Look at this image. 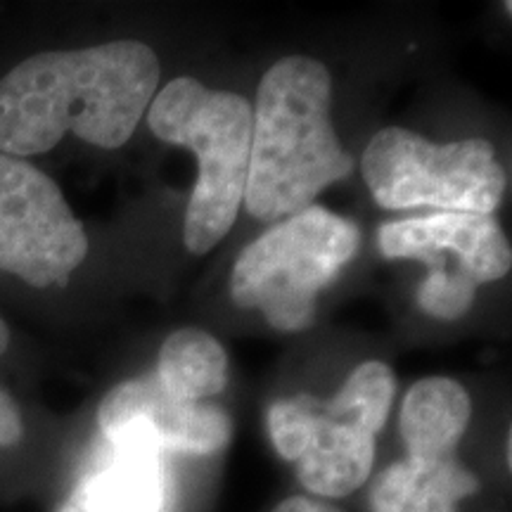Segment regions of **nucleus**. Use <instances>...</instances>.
<instances>
[{"mask_svg":"<svg viewBox=\"0 0 512 512\" xmlns=\"http://www.w3.org/2000/svg\"><path fill=\"white\" fill-rule=\"evenodd\" d=\"M155 50L114 41L48 50L0 79V155L36 157L67 133L114 150L128 143L159 86Z\"/></svg>","mask_w":512,"mask_h":512,"instance_id":"1","label":"nucleus"},{"mask_svg":"<svg viewBox=\"0 0 512 512\" xmlns=\"http://www.w3.org/2000/svg\"><path fill=\"white\" fill-rule=\"evenodd\" d=\"M328 67L292 55L264 74L252 110L245 207L252 219L278 223L311 207L328 185L354 171L330 124Z\"/></svg>","mask_w":512,"mask_h":512,"instance_id":"2","label":"nucleus"},{"mask_svg":"<svg viewBox=\"0 0 512 512\" xmlns=\"http://www.w3.org/2000/svg\"><path fill=\"white\" fill-rule=\"evenodd\" d=\"M147 126L164 143L197 155L200 174L185 211L183 240L192 254H207L226 238L245 200L252 105L238 93L209 91L181 76L152 98Z\"/></svg>","mask_w":512,"mask_h":512,"instance_id":"3","label":"nucleus"},{"mask_svg":"<svg viewBox=\"0 0 512 512\" xmlns=\"http://www.w3.org/2000/svg\"><path fill=\"white\" fill-rule=\"evenodd\" d=\"M396 380L380 361L361 363L332 399L311 394L275 401L268 434L280 458L297 465L313 498H344L368 482L375 437L392 411Z\"/></svg>","mask_w":512,"mask_h":512,"instance_id":"4","label":"nucleus"},{"mask_svg":"<svg viewBox=\"0 0 512 512\" xmlns=\"http://www.w3.org/2000/svg\"><path fill=\"white\" fill-rule=\"evenodd\" d=\"M358 242L354 223L311 204L242 249L230 275L233 302L261 311L275 330H302L318 292L354 259Z\"/></svg>","mask_w":512,"mask_h":512,"instance_id":"5","label":"nucleus"},{"mask_svg":"<svg viewBox=\"0 0 512 512\" xmlns=\"http://www.w3.org/2000/svg\"><path fill=\"white\" fill-rule=\"evenodd\" d=\"M363 178L384 209L434 207L491 216L501 207L505 171L486 140L434 145L389 126L375 133L361 159Z\"/></svg>","mask_w":512,"mask_h":512,"instance_id":"6","label":"nucleus"},{"mask_svg":"<svg viewBox=\"0 0 512 512\" xmlns=\"http://www.w3.org/2000/svg\"><path fill=\"white\" fill-rule=\"evenodd\" d=\"M387 259H415L432 268L418 290L427 316L456 320L465 316L479 285L508 275L512 252L494 216L439 214L384 223L377 233Z\"/></svg>","mask_w":512,"mask_h":512,"instance_id":"7","label":"nucleus"},{"mask_svg":"<svg viewBox=\"0 0 512 512\" xmlns=\"http://www.w3.org/2000/svg\"><path fill=\"white\" fill-rule=\"evenodd\" d=\"M86 254V230L53 178L0 155V271L46 290L67 285Z\"/></svg>","mask_w":512,"mask_h":512,"instance_id":"8","label":"nucleus"},{"mask_svg":"<svg viewBox=\"0 0 512 512\" xmlns=\"http://www.w3.org/2000/svg\"><path fill=\"white\" fill-rule=\"evenodd\" d=\"M105 456L83 475L57 512H166L164 448L140 422L102 434Z\"/></svg>","mask_w":512,"mask_h":512,"instance_id":"9","label":"nucleus"},{"mask_svg":"<svg viewBox=\"0 0 512 512\" xmlns=\"http://www.w3.org/2000/svg\"><path fill=\"white\" fill-rule=\"evenodd\" d=\"M128 422H140L155 434L164 451L211 456L230 444L233 420L214 403L176 399L157 375L121 382L105 396L98 411L100 434Z\"/></svg>","mask_w":512,"mask_h":512,"instance_id":"10","label":"nucleus"},{"mask_svg":"<svg viewBox=\"0 0 512 512\" xmlns=\"http://www.w3.org/2000/svg\"><path fill=\"white\" fill-rule=\"evenodd\" d=\"M472 401L463 384L448 377H427L408 389L401 406V439L406 458L439 463L456 458V446L470 425Z\"/></svg>","mask_w":512,"mask_h":512,"instance_id":"11","label":"nucleus"},{"mask_svg":"<svg viewBox=\"0 0 512 512\" xmlns=\"http://www.w3.org/2000/svg\"><path fill=\"white\" fill-rule=\"evenodd\" d=\"M477 491V475L456 458L439 463L406 458L380 472L370 489V508L373 512H458L460 501Z\"/></svg>","mask_w":512,"mask_h":512,"instance_id":"12","label":"nucleus"},{"mask_svg":"<svg viewBox=\"0 0 512 512\" xmlns=\"http://www.w3.org/2000/svg\"><path fill=\"white\" fill-rule=\"evenodd\" d=\"M157 380L183 401H202L226 389L228 356L209 332L185 328L164 339Z\"/></svg>","mask_w":512,"mask_h":512,"instance_id":"13","label":"nucleus"},{"mask_svg":"<svg viewBox=\"0 0 512 512\" xmlns=\"http://www.w3.org/2000/svg\"><path fill=\"white\" fill-rule=\"evenodd\" d=\"M24 437V420L12 396L0 389V448L15 446Z\"/></svg>","mask_w":512,"mask_h":512,"instance_id":"14","label":"nucleus"},{"mask_svg":"<svg viewBox=\"0 0 512 512\" xmlns=\"http://www.w3.org/2000/svg\"><path fill=\"white\" fill-rule=\"evenodd\" d=\"M271 512H342V510L313 496H292L280 505H275Z\"/></svg>","mask_w":512,"mask_h":512,"instance_id":"15","label":"nucleus"},{"mask_svg":"<svg viewBox=\"0 0 512 512\" xmlns=\"http://www.w3.org/2000/svg\"><path fill=\"white\" fill-rule=\"evenodd\" d=\"M8 344H10V330H8V325H5V320L0 318V356L5 354Z\"/></svg>","mask_w":512,"mask_h":512,"instance_id":"16","label":"nucleus"}]
</instances>
